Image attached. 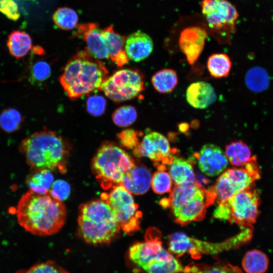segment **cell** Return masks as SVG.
Listing matches in <instances>:
<instances>
[{
    "label": "cell",
    "mask_w": 273,
    "mask_h": 273,
    "mask_svg": "<svg viewBox=\"0 0 273 273\" xmlns=\"http://www.w3.org/2000/svg\"><path fill=\"white\" fill-rule=\"evenodd\" d=\"M16 212L20 225L38 236L57 233L64 225L67 215L63 201L49 193L40 194L30 190L20 198Z\"/></svg>",
    "instance_id": "obj_1"
},
{
    "label": "cell",
    "mask_w": 273,
    "mask_h": 273,
    "mask_svg": "<svg viewBox=\"0 0 273 273\" xmlns=\"http://www.w3.org/2000/svg\"><path fill=\"white\" fill-rule=\"evenodd\" d=\"M19 149L31 170H59L65 172L69 146L57 132L37 131L24 139Z\"/></svg>",
    "instance_id": "obj_2"
},
{
    "label": "cell",
    "mask_w": 273,
    "mask_h": 273,
    "mask_svg": "<svg viewBox=\"0 0 273 273\" xmlns=\"http://www.w3.org/2000/svg\"><path fill=\"white\" fill-rule=\"evenodd\" d=\"M108 74L102 61L92 57L86 50L81 51L68 61L59 80L69 98L75 100L100 89Z\"/></svg>",
    "instance_id": "obj_3"
},
{
    "label": "cell",
    "mask_w": 273,
    "mask_h": 273,
    "mask_svg": "<svg viewBox=\"0 0 273 273\" xmlns=\"http://www.w3.org/2000/svg\"><path fill=\"white\" fill-rule=\"evenodd\" d=\"M78 226L82 239L93 245L111 243L121 229L112 208L102 199L81 205Z\"/></svg>",
    "instance_id": "obj_4"
},
{
    "label": "cell",
    "mask_w": 273,
    "mask_h": 273,
    "mask_svg": "<svg viewBox=\"0 0 273 273\" xmlns=\"http://www.w3.org/2000/svg\"><path fill=\"white\" fill-rule=\"evenodd\" d=\"M128 258L147 273H180V262L162 246L161 235L156 229L149 228L145 240L133 244L129 249Z\"/></svg>",
    "instance_id": "obj_5"
},
{
    "label": "cell",
    "mask_w": 273,
    "mask_h": 273,
    "mask_svg": "<svg viewBox=\"0 0 273 273\" xmlns=\"http://www.w3.org/2000/svg\"><path fill=\"white\" fill-rule=\"evenodd\" d=\"M163 206L169 207L175 222L185 225L205 217L210 205L206 190L196 181L185 185H175L169 197L161 201Z\"/></svg>",
    "instance_id": "obj_6"
},
{
    "label": "cell",
    "mask_w": 273,
    "mask_h": 273,
    "mask_svg": "<svg viewBox=\"0 0 273 273\" xmlns=\"http://www.w3.org/2000/svg\"><path fill=\"white\" fill-rule=\"evenodd\" d=\"M133 159L115 143L105 142L93 159L94 173L104 190L120 185L124 175L135 165Z\"/></svg>",
    "instance_id": "obj_7"
},
{
    "label": "cell",
    "mask_w": 273,
    "mask_h": 273,
    "mask_svg": "<svg viewBox=\"0 0 273 273\" xmlns=\"http://www.w3.org/2000/svg\"><path fill=\"white\" fill-rule=\"evenodd\" d=\"M249 239L248 234L243 230L238 235L220 243L204 242L177 232L168 237V251L177 256L188 253L193 259H199L202 254H216L235 248Z\"/></svg>",
    "instance_id": "obj_8"
},
{
    "label": "cell",
    "mask_w": 273,
    "mask_h": 273,
    "mask_svg": "<svg viewBox=\"0 0 273 273\" xmlns=\"http://www.w3.org/2000/svg\"><path fill=\"white\" fill-rule=\"evenodd\" d=\"M259 177L256 158L244 166L228 169L210 188L214 202H223L239 192L252 189Z\"/></svg>",
    "instance_id": "obj_9"
},
{
    "label": "cell",
    "mask_w": 273,
    "mask_h": 273,
    "mask_svg": "<svg viewBox=\"0 0 273 273\" xmlns=\"http://www.w3.org/2000/svg\"><path fill=\"white\" fill-rule=\"evenodd\" d=\"M259 214L258 195L252 189L239 192L225 202L218 204L215 218L236 223L239 226L251 225Z\"/></svg>",
    "instance_id": "obj_10"
},
{
    "label": "cell",
    "mask_w": 273,
    "mask_h": 273,
    "mask_svg": "<svg viewBox=\"0 0 273 273\" xmlns=\"http://www.w3.org/2000/svg\"><path fill=\"white\" fill-rule=\"evenodd\" d=\"M201 6L210 32L219 39L230 41L239 16L236 7L228 0H202Z\"/></svg>",
    "instance_id": "obj_11"
},
{
    "label": "cell",
    "mask_w": 273,
    "mask_h": 273,
    "mask_svg": "<svg viewBox=\"0 0 273 273\" xmlns=\"http://www.w3.org/2000/svg\"><path fill=\"white\" fill-rule=\"evenodd\" d=\"M101 197L112 208L123 232L129 234L140 229L142 213L138 210L132 194L124 187L115 186L108 193H103Z\"/></svg>",
    "instance_id": "obj_12"
},
{
    "label": "cell",
    "mask_w": 273,
    "mask_h": 273,
    "mask_svg": "<svg viewBox=\"0 0 273 273\" xmlns=\"http://www.w3.org/2000/svg\"><path fill=\"white\" fill-rule=\"evenodd\" d=\"M100 89L114 102L129 100L145 89L143 76L137 70L121 69L107 77Z\"/></svg>",
    "instance_id": "obj_13"
},
{
    "label": "cell",
    "mask_w": 273,
    "mask_h": 273,
    "mask_svg": "<svg viewBox=\"0 0 273 273\" xmlns=\"http://www.w3.org/2000/svg\"><path fill=\"white\" fill-rule=\"evenodd\" d=\"M133 153L137 157H146L154 162L158 170H164L172 154L167 138L158 132H151L144 136Z\"/></svg>",
    "instance_id": "obj_14"
},
{
    "label": "cell",
    "mask_w": 273,
    "mask_h": 273,
    "mask_svg": "<svg viewBox=\"0 0 273 273\" xmlns=\"http://www.w3.org/2000/svg\"><path fill=\"white\" fill-rule=\"evenodd\" d=\"M195 156L200 169L209 176L219 174L229 164L224 152L220 147L212 144L204 145Z\"/></svg>",
    "instance_id": "obj_15"
},
{
    "label": "cell",
    "mask_w": 273,
    "mask_h": 273,
    "mask_svg": "<svg viewBox=\"0 0 273 273\" xmlns=\"http://www.w3.org/2000/svg\"><path fill=\"white\" fill-rule=\"evenodd\" d=\"M207 36L206 30L198 26H191L180 32L178 44L190 64L195 63L201 54Z\"/></svg>",
    "instance_id": "obj_16"
},
{
    "label": "cell",
    "mask_w": 273,
    "mask_h": 273,
    "mask_svg": "<svg viewBox=\"0 0 273 273\" xmlns=\"http://www.w3.org/2000/svg\"><path fill=\"white\" fill-rule=\"evenodd\" d=\"M76 27V35L85 41L86 51L92 57L99 60L109 59L107 47L102 35V30L97 24L89 23Z\"/></svg>",
    "instance_id": "obj_17"
},
{
    "label": "cell",
    "mask_w": 273,
    "mask_h": 273,
    "mask_svg": "<svg viewBox=\"0 0 273 273\" xmlns=\"http://www.w3.org/2000/svg\"><path fill=\"white\" fill-rule=\"evenodd\" d=\"M153 48L152 38L142 31H136L125 39L124 50L129 60L134 62H140L148 58Z\"/></svg>",
    "instance_id": "obj_18"
},
{
    "label": "cell",
    "mask_w": 273,
    "mask_h": 273,
    "mask_svg": "<svg viewBox=\"0 0 273 273\" xmlns=\"http://www.w3.org/2000/svg\"><path fill=\"white\" fill-rule=\"evenodd\" d=\"M152 175L149 170L142 164H135L123 177L120 185L131 194L143 195L151 187Z\"/></svg>",
    "instance_id": "obj_19"
},
{
    "label": "cell",
    "mask_w": 273,
    "mask_h": 273,
    "mask_svg": "<svg viewBox=\"0 0 273 273\" xmlns=\"http://www.w3.org/2000/svg\"><path fill=\"white\" fill-rule=\"evenodd\" d=\"M186 97L190 106L199 109L208 108L217 99L216 93L212 85L203 81L191 84L186 90Z\"/></svg>",
    "instance_id": "obj_20"
},
{
    "label": "cell",
    "mask_w": 273,
    "mask_h": 273,
    "mask_svg": "<svg viewBox=\"0 0 273 273\" xmlns=\"http://www.w3.org/2000/svg\"><path fill=\"white\" fill-rule=\"evenodd\" d=\"M102 35L107 47L109 59L119 67L126 64L129 59L124 50L125 38L116 33L112 26L102 30Z\"/></svg>",
    "instance_id": "obj_21"
},
{
    "label": "cell",
    "mask_w": 273,
    "mask_h": 273,
    "mask_svg": "<svg viewBox=\"0 0 273 273\" xmlns=\"http://www.w3.org/2000/svg\"><path fill=\"white\" fill-rule=\"evenodd\" d=\"M169 174L175 185H185L196 182L191 162L177 156H172L168 164Z\"/></svg>",
    "instance_id": "obj_22"
},
{
    "label": "cell",
    "mask_w": 273,
    "mask_h": 273,
    "mask_svg": "<svg viewBox=\"0 0 273 273\" xmlns=\"http://www.w3.org/2000/svg\"><path fill=\"white\" fill-rule=\"evenodd\" d=\"M6 44L9 53L19 59L25 57L32 49V40L27 32L15 30L8 35Z\"/></svg>",
    "instance_id": "obj_23"
},
{
    "label": "cell",
    "mask_w": 273,
    "mask_h": 273,
    "mask_svg": "<svg viewBox=\"0 0 273 273\" xmlns=\"http://www.w3.org/2000/svg\"><path fill=\"white\" fill-rule=\"evenodd\" d=\"M229 162L234 166H244L256 157L248 146L242 141L232 142L225 147L224 152Z\"/></svg>",
    "instance_id": "obj_24"
},
{
    "label": "cell",
    "mask_w": 273,
    "mask_h": 273,
    "mask_svg": "<svg viewBox=\"0 0 273 273\" xmlns=\"http://www.w3.org/2000/svg\"><path fill=\"white\" fill-rule=\"evenodd\" d=\"M31 170L26 179L29 190L40 194L49 193L54 183V176L51 171L47 169Z\"/></svg>",
    "instance_id": "obj_25"
},
{
    "label": "cell",
    "mask_w": 273,
    "mask_h": 273,
    "mask_svg": "<svg viewBox=\"0 0 273 273\" xmlns=\"http://www.w3.org/2000/svg\"><path fill=\"white\" fill-rule=\"evenodd\" d=\"M268 265L269 259L266 254L257 249L247 251L242 262L245 273H265Z\"/></svg>",
    "instance_id": "obj_26"
},
{
    "label": "cell",
    "mask_w": 273,
    "mask_h": 273,
    "mask_svg": "<svg viewBox=\"0 0 273 273\" xmlns=\"http://www.w3.org/2000/svg\"><path fill=\"white\" fill-rule=\"evenodd\" d=\"M184 273H245L230 263L218 262L212 264L191 263L184 267Z\"/></svg>",
    "instance_id": "obj_27"
},
{
    "label": "cell",
    "mask_w": 273,
    "mask_h": 273,
    "mask_svg": "<svg viewBox=\"0 0 273 273\" xmlns=\"http://www.w3.org/2000/svg\"><path fill=\"white\" fill-rule=\"evenodd\" d=\"M152 83L159 93L167 94L171 92L178 82L176 72L171 69H163L157 71L152 76Z\"/></svg>",
    "instance_id": "obj_28"
},
{
    "label": "cell",
    "mask_w": 273,
    "mask_h": 273,
    "mask_svg": "<svg viewBox=\"0 0 273 273\" xmlns=\"http://www.w3.org/2000/svg\"><path fill=\"white\" fill-rule=\"evenodd\" d=\"M207 67L210 75L215 78L227 77L231 70L232 62L224 53L213 54L208 59Z\"/></svg>",
    "instance_id": "obj_29"
},
{
    "label": "cell",
    "mask_w": 273,
    "mask_h": 273,
    "mask_svg": "<svg viewBox=\"0 0 273 273\" xmlns=\"http://www.w3.org/2000/svg\"><path fill=\"white\" fill-rule=\"evenodd\" d=\"M53 20L59 28L68 30L77 26L78 16L73 9L62 7L58 8L53 15Z\"/></svg>",
    "instance_id": "obj_30"
},
{
    "label": "cell",
    "mask_w": 273,
    "mask_h": 273,
    "mask_svg": "<svg viewBox=\"0 0 273 273\" xmlns=\"http://www.w3.org/2000/svg\"><path fill=\"white\" fill-rule=\"evenodd\" d=\"M23 120V117L18 110L9 108L4 110L0 114V128L6 132H13L20 129Z\"/></svg>",
    "instance_id": "obj_31"
},
{
    "label": "cell",
    "mask_w": 273,
    "mask_h": 273,
    "mask_svg": "<svg viewBox=\"0 0 273 273\" xmlns=\"http://www.w3.org/2000/svg\"><path fill=\"white\" fill-rule=\"evenodd\" d=\"M136 109L131 105H124L115 110L112 119L115 124L120 127H127L135 122L137 118Z\"/></svg>",
    "instance_id": "obj_32"
},
{
    "label": "cell",
    "mask_w": 273,
    "mask_h": 273,
    "mask_svg": "<svg viewBox=\"0 0 273 273\" xmlns=\"http://www.w3.org/2000/svg\"><path fill=\"white\" fill-rule=\"evenodd\" d=\"M172 180L169 174L164 170H158L152 176L151 186L154 192L163 194L172 190Z\"/></svg>",
    "instance_id": "obj_33"
},
{
    "label": "cell",
    "mask_w": 273,
    "mask_h": 273,
    "mask_svg": "<svg viewBox=\"0 0 273 273\" xmlns=\"http://www.w3.org/2000/svg\"><path fill=\"white\" fill-rule=\"evenodd\" d=\"M245 81L249 88L253 91H260L267 86L268 79L265 72L261 69L254 68L246 74Z\"/></svg>",
    "instance_id": "obj_34"
},
{
    "label": "cell",
    "mask_w": 273,
    "mask_h": 273,
    "mask_svg": "<svg viewBox=\"0 0 273 273\" xmlns=\"http://www.w3.org/2000/svg\"><path fill=\"white\" fill-rule=\"evenodd\" d=\"M15 273H69L55 261L48 260L35 263L28 268L21 269Z\"/></svg>",
    "instance_id": "obj_35"
},
{
    "label": "cell",
    "mask_w": 273,
    "mask_h": 273,
    "mask_svg": "<svg viewBox=\"0 0 273 273\" xmlns=\"http://www.w3.org/2000/svg\"><path fill=\"white\" fill-rule=\"evenodd\" d=\"M142 132L132 129L121 131L117 134L121 145L126 148L133 150L139 144Z\"/></svg>",
    "instance_id": "obj_36"
},
{
    "label": "cell",
    "mask_w": 273,
    "mask_h": 273,
    "mask_svg": "<svg viewBox=\"0 0 273 273\" xmlns=\"http://www.w3.org/2000/svg\"><path fill=\"white\" fill-rule=\"evenodd\" d=\"M86 105V109L90 114L94 116H99L105 112L106 101L101 96L94 95L87 99Z\"/></svg>",
    "instance_id": "obj_37"
},
{
    "label": "cell",
    "mask_w": 273,
    "mask_h": 273,
    "mask_svg": "<svg viewBox=\"0 0 273 273\" xmlns=\"http://www.w3.org/2000/svg\"><path fill=\"white\" fill-rule=\"evenodd\" d=\"M70 191V186L68 183L59 179L54 181L49 193L55 198L63 201L69 197Z\"/></svg>",
    "instance_id": "obj_38"
},
{
    "label": "cell",
    "mask_w": 273,
    "mask_h": 273,
    "mask_svg": "<svg viewBox=\"0 0 273 273\" xmlns=\"http://www.w3.org/2000/svg\"><path fill=\"white\" fill-rule=\"evenodd\" d=\"M0 12L11 20L17 21L20 17L18 4L14 0H0Z\"/></svg>",
    "instance_id": "obj_39"
},
{
    "label": "cell",
    "mask_w": 273,
    "mask_h": 273,
    "mask_svg": "<svg viewBox=\"0 0 273 273\" xmlns=\"http://www.w3.org/2000/svg\"><path fill=\"white\" fill-rule=\"evenodd\" d=\"M51 73L50 65L45 61H39L32 66L31 75L32 78L38 81H42L48 79Z\"/></svg>",
    "instance_id": "obj_40"
},
{
    "label": "cell",
    "mask_w": 273,
    "mask_h": 273,
    "mask_svg": "<svg viewBox=\"0 0 273 273\" xmlns=\"http://www.w3.org/2000/svg\"><path fill=\"white\" fill-rule=\"evenodd\" d=\"M32 49V53L36 55H42L44 53L43 49L39 46L34 47Z\"/></svg>",
    "instance_id": "obj_41"
}]
</instances>
